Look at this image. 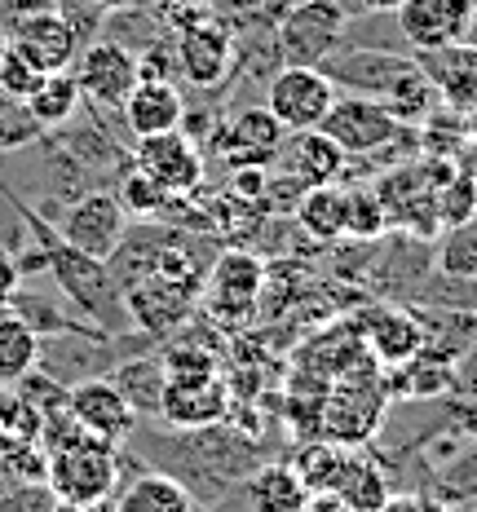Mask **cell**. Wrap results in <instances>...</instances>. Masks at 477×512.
Returning <instances> with one entry per match:
<instances>
[{
	"mask_svg": "<svg viewBox=\"0 0 477 512\" xmlns=\"http://www.w3.org/2000/svg\"><path fill=\"white\" fill-rule=\"evenodd\" d=\"M45 133V128L36 124V115L27 111V102L18 98H5L0 93V151H23V146H31L36 137Z\"/></svg>",
	"mask_w": 477,
	"mask_h": 512,
	"instance_id": "836d02e7",
	"label": "cell"
},
{
	"mask_svg": "<svg viewBox=\"0 0 477 512\" xmlns=\"http://www.w3.org/2000/svg\"><path fill=\"white\" fill-rule=\"evenodd\" d=\"M380 512H447L438 499H424V495H389Z\"/></svg>",
	"mask_w": 477,
	"mask_h": 512,
	"instance_id": "60d3db41",
	"label": "cell"
},
{
	"mask_svg": "<svg viewBox=\"0 0 477 512\" xmlns=\"http://www.w3.org/2000/svg\"><path fill=\"white\" fill-rule=\"evenodd\" d=\"M23 217L40 230V239H45V265L53 270V279H58L62 296L76 301L98 327H124L129 323V309H124V292H120V279H115L111 261L76 252L71 243H62L58 234H49L45 226H40L27 208H23Z\"/></svg>",
	"mask_w": 477,
	"mask_h": 512,
	"instance_id": "7a4b0ae2",
	"label": "cell"
},
{
	"mask_svg": "<svg viewBox=\"0 0 477 512\" xmlns=\"http://www.w3.org/2000/svg\"><path fill=\"white\" fill-rule=\"evenodd\" d=\"M358 5H363L367 14H398L402 0H358Z\"/></svg>",
	"mask_w": 477,
	"mask_h": 512,
	"instance_id": "7bdbcfd3",
	"label": "cell"
},
{
	"mask_svg": "<svg viewBox=\"0 0 477 512\" xmlns=\"http://www.w3.org/2000/svg\"><path fill=\"white\" fill-rule=\"evenodd\" d=\"M133 168H142L168 195H190V190H199V181H204V151H199V142L190 133L173 128V133L137 137Z\"/></svg>",
	"mask_w": 477,
	"mask_h": 512,
	"instance_id": "30bf717a",
	"label": "cell"
},
{
	"mask_svg": "<svg viewBox=\"0 0 477 512\" xmlns=\"http://www.w3.org/2000/svg\"><path fill=\"white\" fill-rule=\"evenodd\" d=\"M349 460H354V446L323 437V442L301 446V451H296V460H292V468L301 473L305 490H336V482H341V473H345Z\"/></svg>",
	"mask_w": 477,
	"mask_h": 512,
	"instance_id": "484cf974",
	"label": "cell"
},
{
	"mask_svg": "<svg viewBox=\"0 0 477 512\" xmlns=\"http://www.w3.org/2000/svg\"><path fill=\"white\" fill-rule=\"evenodd\" d=\"M438 270L447 279H477V212L460 226H447L438 239Z\"/></svg>",
	"mask_w": 477,
	"mask_h": 512,
	"instance_id": "f546056e",
	"label": "cell"
},
{
	"mask_svg": "<svg viewBox=\"0 0 477 512\" xmlns=\"http://www.w3.org/2000/svg\"><path fill=\"white\" fill-rule=\"evenodd\" d=\"M301 512H349V508L336 490H310V499H305Z\"/></svg>",
	"mask_w": 477,
	"mask_h": 512,
	"instance_id": "b9f144b4",
	"label": "cell"
},
{
	"mask_svg": "<svg viewBox=\"0 0 477 512\" xmlns=\"http://www.w3.org/2000/svg\"><path fill=\"white\" fill-rule=\"evenodd\" d=\"M464 40H469V45L477 49V14H473V23H469V36H464Z\"/></svg>",
	"mask_w": 477,
	"mask_h": 512,
	"instance_id": "ee69618b",
	"label": "cell"
},
{
	"mask_svg": "<svg viewBox=\"0 0 477 512\" xmlns=\"http://www.w3.org/2000/svg\"><path fill=\"white\" fill-rule=\"evenodd\" d=\"M336 495L345 499L349 512H380L385 508V499H389V482H385V473H380L376 464L363 460V455L354 451V460L345 464L341 482H336Z\"/></svg>",
	"mask_w": 477,
	"mask_h": 512,
	"instance_id": "83f0119b",
	"label": "cell"
},
{
	"mask_svg": "<svg viewBox=\"0 0 477 512\" xmlns=\"http://www.w3.org/2000/svg\"><path fill=\"white\" fill-rule=\"evenodd\" d=\"M40 80H45V71L31 67V62L14 45H9V40H0V93H5V98L27 102L31 89H36Z\"/></svg>",
	"mask_w": 477,
	"mask_h": 512,
	"instance_id": "e575fe53",
	"label": "cell"
},
{
	"mask_svg": "<svg viewBox=\"0 0 477 512\" xmlns=\"http://www.w3.org/2000/svg\"><path fill=\"white\" fill-rule=\"evenodd\" d=\"M155 415L177 433L208 429V424H221L230 415V389L217 371H208V376H164Z\"/></svg>",
	"mask_w": 477,
	"mask_h": 512,
	"instance_id": "8992f818",
	"label": "cell"
},
{
	"mask_svg": "<svg viewBox=\"0 0 477 512\" xmlns=\"http://www.w3.org/2000/svg\"><path fill=\"white\" fill-rule=\"evenodd\" d=\"M477 5L473 0H402L398 5V31L416 53L447 49L469 36Z\"/></svg>",
	"mask_w": 477,
	"mask_h": 512,
	"instance_id": "7c38bea8",
	"label": "cell"
},
{
	"mask_svg": "<svg viewBox=\"0 0 477 512\" xmlns=\"http://www.w3.org/2000/svg\"><path fill=\"white\" fill-rule=\"evenodd\" d=\"M257 292H261V261L257 256H248V252L217 256V265H212V274H208V292H204L212 314L235 323V318L252 314Z\"/></svg>",
	"mask_w": 477,
	"mask_h": 512,
	"instance_id": "2e32d148",
	"label": "cell"
},
{
	"mask_svg": "<svg viewBox=\"0 0 477 512\" xmlns=\"http://www.w3.org/2000/svg\"><path fill=\"white\" fill-rule=\"evenodd\" d=\"M230 53H235V40H230V31L204 18V23H195V27H182L173 62H177V71H182L190 84H199V89H212V84L226 80Z\"/></svg>",
	"mask_w": 477,
	"mask_h": 512,
	"instance_id": "9a60e30c",
	"label": "cell"
},
{
	"mask_svg": "<svg viewBox=\"0 0 477 512\" xmlns=\"http://www.w3.org/2000/svg\"><path fill=\"white\" fill-rule=\"evenodd\" d=\"M389 230L385 204L376 199L371 186H349L341 190V234L349 239H376V234Z\"/></svg>",
	"mask_w": 477,
	"mask_h": 512,
	"instance_id": "f1b7e54d",
	"label": "cell"
},
{
	"mask_svg": "<svg viewBox=\"0 0 477 512\" xmlns=\"http://www.w3.org/2000/svg\"><path fill=\"white\" fill-rule=\"evenodd\" d=\"M80 84L71 71H49L45 80L31 89V98H27V111L36 115V124L40 128H62L76 115V106H80Z\"/></svg>",
	"mask_w": 477,
	"mask_h": 512,
	"instance_id": "d4e9b609",
	"label": "cell"
},
{
	"mask_svg": "<svg viewBox=\"0 0 477 512\" xmlns=\"http://www.w3.org/2000/svg\"><path fill=\"white\" fill-rule=\"evenodd\" d=\"M164 362H129L115 380V389L129 398L133 411H155L159 407V389H164Z\"/></svg>",
	"mask_w": 477,
	"mask_h": 512,
	"instance_id": "1f68e13d",
	"label": "cell"
},
{
	"mask_svg": "<svg viewBox=\"0 0 477 512\" xmlns=\"http://www.w3.org/2000/svg\"><path fill=\"white\" fill-rule=\"evenodd\" d=\"M67 407H71V420H76L84 433L106 437V442H115V446L137 429V411L129 407V398L115 389V380L93 376V380L71 384Z\"/></svg>",
	"mask_w": 477,
	"mask_h": 512,
	"instance_id": "4fadbf2b",
	"label": "cell"
},
{
	"mask_svg": "<svg viewBox=\"0 0 477 512\" xmlns=\"http://www.w3.org/2000/svg\"><path fill=\"white\" fill-rule=\"evenodd\" d=\"M71 76H76L80 93L93 106L120 111L124 98H129L133 84H137V58L120 45V40H89V45H80L76 71H71Z\"/></svg>",
	"mask_w": 477,
	"mask_h": 512,
	"instance_id": "9c48e42d",
	"label": "cell"
},
{
	"mask_svg": "<svg viewBox=\"0 0 477 512\" xmlns=\"http://www.w3.org/2000/svg\"><path fill=\"white\" fill-rule=\"evenodd\" d=\"M45 486L53 490V499L67 508L93 512L111 499L115 477H120V455H115V442L106 437L84 433L76 420L62 433L45 437Z\"/></svg>",
	"mask_w": 477,
	"mask_h": 512,
	"instance_id": "6da1fadb",
	"label": "cell"
},
{
	"mask_svg": "<svg viewBox=\"0 0 477 512\" xmlns=\"http://www.w3.org/2000/svg\"><path fill=\"white\" fill-rule=\"evenodd\" d=\"M345 5L341 0H301L279 23V53L283 67H323L345 36Z\"/></svg>",
	"mask_w": 477,
	"mask_h": 512,
	"instance_id": "3957f363",
	"label": "cell"
},
{
	"mask_svg": "<svg viewBox=\"0 0 477 512\" xmlns=\"http://www.w3.org/2000/svg\"><path fill=\"white\" fill-rule=\"evenodd\" d=\"M0 512H58V499L45 482H18L0 490Z\"/></svg>",
	"mask_w": 477,
	"mask_h": 512,
	"instance_id": "d590c367",
	"label": "cell"
},
{
	"mask_svg": "<svg viewBox=\"0 0 477 512\" xmlns=\"http://www.w3.org/2000/svg\"><path fill=\"white\" fill-rule=\"evenodd\" d=\"M230 186H235V195H243V199H265L270 173H265L261 164H239L235 177H230Z\"/></svg>",
	"mask_w": 477,
	"mask_h": 512,
	"instance_id": "8d00e7d4",
	"label": "cell"
},
{
	"mask_svg": "<svg viewBox=\"0 0 477 512\" xmlns=\"http://www.w3.org/2000/svg\"><path fill=\"white\" fill-rule=\"evenodd\" d=\"M115 199H120V208L129 221H151V217H164L173 195H168L164 186H155L142 168H129V173L120 177V186H115Z\"/></svg>",
	"mask_w": 477,
	"mask_h": 512,
	"instance_id": "4dcf8cb0",
	"label": "cell"
},
{
	"mask_svg": "<svg viewBox=\"0 0 477 512\" xmlns=\"http://www.w3.org/2000/svg\"><path fill=\"white\" fill-rule=\"evenodd\" d=\"M385 380H380V371H363V376H349L341 389H336V398L323 407V433L332 437V442H367L371 433H376L380 415H385Z\"/></svg>",
	"mask_w": 477,
	"mask_h": 512,
	"instance_id": "8fae6325",
	"label": "cell"
},
{
	"mask_svg": "<svg viewBox=\"0 0 477 512\" xmlns=\"http://www.w3.org/2000/svg\"><path fill=\"white\" fill-rule=\"evenodd\" d=\"M332 98H336V84L323 76V67H283L270 80L265 106L283 124V133H305V128H318Z\"/></svg>",
	"mask_w": 477,
	"mask_h": 512,
	"instance_id": "ba28073f",
	"label": "cell"
},
{
	"mask_svg": "<svg viewBox=\"0 0 477 512\" xmlns=\"http://www.w3.org/2000/svg\"><path fill=\"white\" fill-rule=\"evenodd\" d=\"M451 380H455V358L438 354V349H420L416 358L398 362V367L385 376V393L389 398L424 402V398H442V393H451Z\"/></svg>",
	"mask_w": 477,
	"mask_h": 512,
	"instance_id": "44dd1931",
	"label": "cell"
},
{
	"mask_svg": "<svg viewBox=\"0 0 477 512\" xmlns=\"http://www.w3.org/2000/svg\"><path fill=\"white\" fill-rule=\"evenodd\" d=\"M473 137H477V115H473Z\"/></svg>",
	"mask_w": 477,
	"mask_h": 512,
	"instance_id": "f6af8a7d",
	"label": "cell"
},
{
	"mask_svg": "<svg viewBox=\"0 0 477 512\" xmlns=\"http://www.w3.org/2000/svg\"><path fill=\"white\" fill-rule=\"evenodd\" d=\"M363 345L367 354L376 362H385V367H398V362L416 358L424 345H429V332H424L420 318L402 314V309H371L363 318Z\"/></svg>",
	"mask_w": 477,
	"mask_h": 512,
	"instance_id": "d6986e66",
	"label": "cell"
},
{
	"mask_svg": "<svg viewBox=\"0 0 477 512\" xmlns=\"http://www.w3.org/2000/svg\"><path fill=\"white\" fill-rule=\"evenodd\" d=\"M252 512H301L310 490L292 464H257L248 477Z\"/></svg>",
	"mask_w": 477,
	"mask_h": 512,
	"instance_id": "603a6c76",
	"label": "cell"
},
{
	"mask_svg": "<svg viewBox=\"0 0 477 512\" xmlns=\"http://www.w3.org/2000/svg\"><path fill=\"white\" fill-rule=\"evenodd\" d=\"M318 133L332 137L345 155H371L380 146L398 142L407 133V124H398L385 102L363 98V93H345V98H332L327 115L318 120Z\"/></svg>",
	"mask_w": 477,
	"mask_h": 512,
	"instance_id": "277c9868",
	"label": "cell"
},
{
	"mask_svg": "<svg viewBox=\"0 0 477 512\" xmlns=\"http://www.w3.org/2000/svg\"><path fill=\"white\" fill-rule=\"evenodd\" d=\"M345 164H349V155L332 142V137L318 133V128H305V133H292L283 173L310 190V186H332V181L345 173Z\"/></svg>",
	"mask_w": 477,
	"mask_h": 512,
	"instance_id": "ffe728a7",
	"label": "cell"
},
{
	"mask_svg": "<svg viewBox=\"0 0 477 512\" xmlns=\"http://www.w3.org/2000/svg\"><path fill=\"white\" fill-rule=\"evenodd\" d=\"M106 512H195V495L173 473H142Z\"/></svg>",
	"mask_w": 477,
	"mask_h": 512,
	"instance_id": "7402d4cb",
	"label": "cell"
},
{
	"mask_svg": "<svg viewBox=\"0 0 477 512\" xmlns=\"http://www.w3.org/2000/svg\"><path fill=\"white\" fill-rule=\"evenodd\" d=\"M420 71L433 80L438 89V102L447 111L473 120L477 115V49L469 40H455L447 49H433V53H416Z\"/></svg>",
	"mask_w": 477,
	"mask_h": 512,
	"instance_id": "5bb4252c",
	"label": "cell"
},
{
	"mask_svg": "<svg viewBox=\"0 0 477 512\" xmlns=\"http://www.w3.org/2000/svg\"><path fill=\"white\" fill-rule=\"evenodd\" d=\"M36 362H40V332L23 314L9 309L0 318V384L23 380L27 371H36Z\"/></svg>",
	"mask_w": 477,
	"mask_h": 512,
	"instance_id": "cb8c5ba5",
	"label": "cell"
},
{
	"mask_svg": "<svg viewBox=\"0 0 477 512\" xmlns=\"http://www.w3.org/2000/svg\"><path fill=\"white\" fill-rule=\"evenodd\" d=\"M416 58H398V53H376V49H354V53H341L336 49L332 58L323 62V76L332 84H349L354 93L363 98H385L389 84H394L402 71L411 67Z\"/></svg>",
	"mask_w": 477,
	"mask_h": 512,
	"instance_id": "ac0fdd59",
	"label": "cell"
},
{
	"mask_svg": "<svg viewBox=\"0 0 477 512\" xmlns=\"http://www.w3.org/2000/svg\"><path fill=\"white\" fill-rule=\"evenodd\" d=\"M137 80H173V58H168L164 49L137 58Z\"/></svg>",
	"mask_w": 477,
	"mask_h": 512,
	"instance_id": "74e56055",
	"label": "cell"
},
{
	"mask_svg": "<svg viewBox=\"0 0 477 512\" xmlns=\"http://www.w3.org/2000/svg\"><path fill=\"white\" fill-rule=\"evenodd\" d=\"M296 226H301L310 239L318 243H332L341 239V190L332 186H310L301 199H296Z\"/></svg>",
	"mask_w": 477,
	"mask_h": 512,
	"instance_id": "4316f807",
	"label": "cell"
},
{
	"mask_svg": "<svg viewBox=\"0 0 477 512\" xmlns=\"http://www.w3.org/2000/svg\"><path fill=\"white\" fill-rule=\"evenodd\" d=\"M447 415H451V424L464 437H477V398H451Z\"/></svg>",
	"mask_w": 477,
	"mask_h": 512,
	"instance_id": "f35d334b",
	"label": "cell"
},
{
	"mask_svg": "<svg viewBox=\"0 0 477 512\" xmlns=\"http://www.w3.org/2000/svg\"><path fill=\"white\" fill-rule=\"evenodd\" d=\"M473 5H477V0H473Z\"/></svg>",
	"mask_w": 477,
	"mask_h": 512,
	"instance_id": "bcb514c9",
	"label": "cell"
},
{
	"mask_svg": "<svg viewBox=\"0 0 477 512\" xmlns=\"http://www.w3.org/2000/svg\"><path fill=\"white\" fill-rule=\"evenodd\" d=\"M120 111L133 137L173 133V128L186 124V98L173 80H137Z\"/></svg>",
	"mask_w": 477,
	"mask_h": 512,
	"instance_id": "e0dca14e",
	"label": "cell"
},
{
	"mask_svg": "<svg viewBox=\"0 0 477 512\" xmlns=\"http://www.w3.org/2000/svg\"><path fill=\"white\" fill-rule=\"evenodd\" d=\"M124 234H129V217H124L120 199L106 195V190L80 195L76 204L62 212V226H58L62 243H71L76 252L98 256V261H111V256L120 252Z\"/></svg>",
	"mask_w": 477,
	"mask_h": 512,
	"instance_id": "5b68a950",
	"label": "cell"
},
{
	"mask_svg": "<svg viewBox=\"0 0 477 512\" xmlns=\"http://www.w3.org/2000/svg\"><path fill=\"white\" fill-rule=\"evenodd\" d=\"M477 212V177L464 173V168H455V173L438 186V226H460L464 217H473Z\"/></svg>",
	"mask_w": 477,
	"mask_h": 512,
	"instance_id": "d6a6232c",
	"label": "cell"
},
{
	"mask_svg": "<svg viewBox=\"0 0 477 512\" xmlns=\"http://www.w3.org/2000/svg\"><path fill=\"white\" fill-rule=\"evenodd\" d=\"M18 283H23V265L9 248H0V296H18Z\"/></svg>",
	"mask_w": 477,
	"mask_h": 512,
	"instance_id": "ab89813d",
	"label": "cell"
},
{
	"mask_svg": "<svg viewBox=\"0 0 477 512\" xmlns=\"http://www.w3.org/2000/svg\"><path fill=\"white\" fill-rule=\"evenodd\" d=\"M5 40L23 53L31 67L45 71V76L49 71H71V62H76V53H80V31L71 27L67 14H58V5L18 14Z\"/></svg>",
	"mask_w": 477,
	"mask_h": 512,
	"instance_id": "52a82bcc",
	"label": "cell"
}]
</instances>
